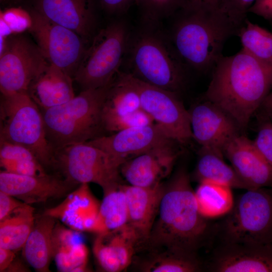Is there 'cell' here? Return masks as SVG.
Segmentation results:
<instances>
[{"mask_svg":"<svg viewBox=\"0 0 272 272\" xmlns=\"http://www.w3.org/2000/svg\"><path fill=\"white\" fill-rule=\"evenodd\" d=\"M102 234L116 255L123 270L127 269L132 262L137 247L141 244L137 232L127 224Z\"/></svg>","mask_w":272,"mask_h":272,"instance_id":"cell-32","label":"cell"},{"mask_svg":"<svg viewBox=\"0 0 272 272\" xmlns=\"http://www.w3.org/2000/svg\"><path fill=\"white\" fill-rule=\"evenodd\" d=\"M259 109L261 112L260 116L272 119V89L263 100Z\"/></svg>","mask_w":272,"mask_h":272,"instance_id":"cell-46","label":"cell"},{"mask_svg":"<svg viewBox=\"0 0 272 272\" xmlns=\"http://www.w3.org/2000/svg\"><path fill=\"white\" fill-rule=\"evenodd\" d=\"M118 74L137 90L141 108L169 138L183 144L193 139L189 111L177 96V93L148 84L129 73L119 71Z\"/></svg>","mask_w":272,"mask_h":272,"instance_id":"cell-11","label":"cell"},{"mask_svg":"<svg viewBox=\"0 0 272 272\" xmlns=\"http://www.w3.org/2000/svg\"><path fill=\"white\" fill-rule=\"evenodd\" d=\"M177 143L169 140L126 161L120 167V173L131 185L150 187L162 183L171 173L179 156Z\"/></svg>","mask_w":272,"mask_h":272,"instance_id":"cell-14","label":"cell"},{"mask_svg":"<svg viewBox=\"0 0 272 272\" xmlns=\"http://www.w3.org/2000/svg\"><path fill=\"white\" fill-rule=\"evenodd\" d=\"M205 267L212 272H272V243H219Z\"/></svg>","mask_w":272,"mask_h":272,"instance_id":"cell-15","label":"cell"},{"mask_svg":"<svg viewBox=\"0 0 272 272\" xmlns=\"http://www.w3.org/2000/svg\"><path fill=\"white\" fill-rule=\"evenodd\" d=\"M100 205L88 184L82 183L68 194L61 202L46 209L43 214L61 221L75 231L91 232Z\"/></svg>","mask_w":272,"mask_h":272,"instance_id":"cell-20","label":"cell"},{"mask_svg":"<svg viewBox=\"0 0 272 272\" xmlns=\"http://www.w3.org/2000/svg\"><path fill=\"white\" fill-rule=\"evenodd\" d=\"M140 264L144 272H197L205 269L197 255L167 248H152Z\"/></svg>","mask_w":272,"mask_h":272,"instance_id":"cell-25","label":"cell"},{"mask_svg":"<svg viewBox=\"0 0 272 272\" xmlns=\"http://www.w3.org/2000/svg\"><path fill=\"white\" fill-rule=\"evenodd\" d=\"M0 90L2 95L27 92L49 64L39 47L18 35L1 38Z\"/></svg>","mask_w":272,"mask_h":272,"instance_id":"cell-10","label":"cell"},{"mask_svg":"<svg viewBox=\"0 0 272 272\" xmlns=\"http://www.w3.org/2000/svg\"><path fill=\"white\" fill-rule=\"evenodd\" d=\"M25 203L17 198L0 191V221L4 220Z\"/></svg>","mask_w":272,"mask_h":272,"instance_id":"cell-40","label":"cell"},{"mask_svg":"<svg viewBox=\"0 0 272 272\" xmlns=\"http://www.w3.org/2000/svg\"><path fill=\"white\" fill-rule=\"evenodd\" d=\"M133 0H100L102 7L108 12L118 13L125 10Z\"/></svg>","mask_w":272,"mask_h":272,"instance_id":"cell-43","label":"cell"},{"mask_svg":"<svg viewBox=\"0 0 272 272\" xmlns=\"http://www.w3.org/2000/svg\"><path fill=\"white\" fill-rule=\"evenodd\" d=\"M141 108L139 93L118 72L103 104L102 118L125 115Z\"/></svg>","mask_w":272,"mask_h":272,"instance_id":"cell-30","label":"cell"},{"mask_svg":"<svg viewBox=\"0 0 272 272\" xmlns=\"http://www.w3.org/2000/svg\"><path fill=\"white\" fill-rule=\"evenodd\" d=\"M216 223L198 211L189 175L179 168L166 184L158 214L146 242L152 248H167L197 255L215 240Z\"/></svg>","mask_w":272,"mask_h":272,"instance_id":"cell-1","label":"cell"},{"mask_svg":"<svg viewBox=\"0 0 272 272\" xmlns=\"http://www.w3.org/2000/svg\"><path fill=\"white\" fill-rule=\"evenodd\" d=\"M15 251L0 247V271H6L15 258Z\"/></svg>","mask_w":272,"mask_h":272,"instance_id":"cell-44","label":"cell"},{"mask_svg":"<svg viewBox=\"0 0 272 272\" xmlns=\"http://www.w3.org/2000/svg\"><path fill=\"white\" fill-rule=\"evenodd\" d=\"M231 189L227 184L214 181L199 182L194 195L200 214L207 219L227 214L235 201Z\"/></svg>","mask_w":272,"mask_h":272,"instance_id":"cell-26","label":"cell"},{"mask_svg":"<svg viewBox=\"0 0 272 272\" xmlns=\"http://www.w3.org/2000/svg\"><path fill=\"white\" fill-rule=\"evenodd\" d=\"M57 221L43 213L35 218L32 230L22 249L25 261L37 271H50L52 237Z\"/></svg>","mask_w":272,"mask_h":272,"instance_id":"cell-23","label":"cell"},{"mask_svg":"<svg viewBox=\"0 0 272 272\" xmlns=\"http://www.w3.org/2000/svg\"><path fill=\"white\" fill-rule=\"evenodd\" d=\"M120 168L108 154L87 143L55 150L53 169L60 175L78 185L96 183L103 193L122 184Z\"/></svg>","mask_w":272,"mask_h":272,"instance_id":"cell-9","label":"cell"},{"mask_svg":"<svg viewBox=\"0 0 272 272\" xmlns=\"http://www.w3.org/2000/svg\"><path fill=\"white\" fill-rule=\"evenodd\" d=\"M213 67L206 100L223 110L239 128L245 127L272 89V65L242 48L222 55Z\"/></svg>","mask_w":272,"mask_h":272,"instance_id":"cell-2","label":"cell"},{"mask_svg":"<svg viewBox=\"0 0 272 272\" xmlns=\"http://www.w3.org/2000/svg\"><path fill=\"white\" fill-rule=\"evenodd\" d=\"M35 221L34 208L26 203L0 221V247L15 252L22 249Z\"/></svg>","mask_w":272,"mask_h":272,"instance_id":"cell-27","label":"cell"},{"mask_svg":"<svg viewBox=\"0 0 272 272\" xmlns=\"http://www.w3.org/2000/svg\"><path fill=\"white\" fill-rule=\"evenodd\" d=\"M79 185L59 174L38 176L19 175L4 170L0 172V191L30 205L65 197Z\"/></svg>","mask_w":272,"mask_h":272,"instance_id":"cell-17","label":"cell"},{"mask_svg":"<svg viewBox=\"0 0 272 272\" xmlns=\"http://www.w3.org/2000/svg\"><path fill=\"white\" fill-rule=\"evenodd\" d=\"M224 155L250 189L272 188V165L259 152L253 141L238 134L227 145Z\"/></svg>","mask_w":272,"mask_h":272,"instance_id":"cell-18","label":"cell"},{"mask_svg":"<svg viewBox=\"0 0 272 272\" xmlns=\"http://www.w3.org/2000/svg\"><path fill=\"white\" fill-rule=\"evenodd\" d=\"M219 243H272V189L246 190L216 223Z\"/></svg>","mask_w":272,"mask_h":272,"instance_id":"cell-6","label":"cell"},{"mask_svg":"<svg viewBox=\"0 0 272 272\" xmlns=\"http://www.w3.org/2000/svg\"><path fill=\"white\" fill-rule=\"evenodd\" d=\"M223 155L201 148L194 172V178L199 183L212 180L227 184L232 188L250 189L232 166L224 160Z\"/></svg>","mask_w":272,"mask_h":272,"instance_id":"cell-24","label":"cell"},{"mask_svg":"<svg viewBox=\"0 0 272 272\" xmlns=\"http://www.w3.org/2000/svg\"><path fill=\"white\" fill-rule=\"evenodd\" d=\"M172 33L174 51L183 63L198 71L214 67L223 55L226 41L238 35L245 22L223 8L210 6L182 8Z\"/></svg>","mask_w":272,"mask_h":272,"instance_id":"cell-3","label":"cell"},{"mask_svg":"<svg viewBox=\"0 0 272 272\" xmlns=\"http://www.w3.org/2000/svg\"><path fill=\"white\" fill-rule=\"evenodd\" d=\"M247 12L272 21V0H256Z\"/></svg>","mask_w":272,"mask_h":272,"instance_id":"cell-42","label":"cell"},{"mask_svg":"<svg viewBox=\"0 0 272 272\" xmlns=\"http://www.w3.org/2000/svg\"><path fill=\"white\" fill-rule=\"evenodd\" d=\"M73 79L49 64L31 84L27 93L43 111L62 104L75 95Z\"/></svg>","mask_w":272,"mask_h":272,"instance_id":"cell-22","label":"cell"},{"mask_svg":"<svg viewBox=\"0 0 272 272\" xmlns=\"http://www.w3.org/2000/svg\"><path fill=\"white\" fill-rule=\"evenodd\" d=\"M76 232L57 221L52 233V259L59 271L72 272L74 268L71 253L77 242Z\"/></svg>","mask_w":272,"mask_h":272,"instance_id":"cell-33","label":"cell"},{"mask_svg":"<svg viewBox=\"0 0 272 272\" xmlns=\"http://www.w3.org/2000/svg\"><path fill=\"white\" fill-rule=\"evenodd\" d=\"M153 119L142 108L128 114L102 118L103 129L117 132L130 128L154 124Z\"/></svg>","mask_w":272,"mask_h":272,"instance_id":"cell-34","label":"cell"},{"mask_svg":"<svg viewBox=\"0 0 272 272\" xmlns=\"http://www.w3.org/2000/svg\"><path fill=\"white\" fill-rule=\"evenodd\" d=\"M123 185L104 193L91 232H110L128 224V212Z\"/></svg>","mask_w":272,"mask_h":272,"instance_id":"cell-28","label":"cell"},{"mask_svg":"<svg viewBox=\"0 0 272 272\" xmlns=\"http://www.w3.org/2000/svg\"><path fill=\"white\" fill-rule=\"evenodd\" d=\"M256 0H225L223 9L237 20L245 22L248 10Z\"/></svg>","mask_w":272,"mask_h":272,"instance_id":"cell-39","label":"cell"},{"mask_svg":"<svg viewBox=\"0 0 272 272\" xmlns=\"http://www.w3.org/2000/svg\"><path fill=\"white\" fill-rule=\"evenodd\" d=\"M35 10L49 20L92 40L95 19L92 0H35Z\"/></svg>","mask_w":272,"mask_h":272,"instance_id":"cell-19","label":"cell"},{"mask_svg":"<svg viewBox=\"0 0 272 272\" xmlns=\"http://www.w3.org/2000/svg\"><path fill=\"white\" fill-rule=\"evenodd\" d=\"M14 1H18V0H14Z\"/></svg>","mask_w":272,"mask_h":272,"instance_id":"cell-48","label":"cell"},{"mask_svg":"<svg viewBox=\"0 0 272 272\" xmlns=\"http://www.w3.org/2000/svg\"><path fill=\"white\" fill-rule=\"evenodd\" d=\"M225 1V0H185L184 6H210L223 9Z\"/></svg>","mask_w":272,"mask_h":272,"instance_id":"cell-45","label":"cell"},{"mask_svg":"<svg viewBox=\"0 0 272 272\" xmlns=\"http://www.w3.org/2000/svg\"><path fill=\"white\" fill-rule=\"evenodd\" d=\"M113 81L83 90L69 101L41 112L47 139L54 150L99 137L103 104Z\"/></svg>","mask_w":272,"mask_h":272,"instance_id":"cell-4","label":"cell"},{"mask_svg":"<svg viewBox=\"0 0 272 272\" xmlns=\"http://www.w3.org/2000/svg\"><path fill=\"white\" fill-rule=\"evenodd\" d=\"M151 20H159L179 8H182L185 0H134Z\"/></svg>","mask_w":272,"mask_h":272,"instance_id":"cell-37","label":"cell"},{"mask_svg":"<svg viewBox=\"0 0 272 272\" xmlns=\"http://www.w3.org/2000/svg\"><path fill=\"white\" fill-rule=\"evenodd\" d=\"M165 184L150 187L123 185L127 207L128 224L146 242L156 220Z\"/></svg>","mask_w":272,"mask_h":272,"instance_id":"cell-21","label":"cell"},{"mask_svg":"<svg viewBox=\"0 0 272 272\" xmlns=\"http://www.w3.org/2000/svg\"><path fill=\"white\" fill-rule=\"evenodd\" d=\"M0 140L30 150L46 168H53L55 150L48 141L42 112L27 92L1 96Z\"/></svg>","mask_w":272,"mask_h":272,"instance_id":"cell-5","label":"cell"},{"mask_svg":"<svg viewBox=\"0 0 272 272\" xmlns=\"http://www.w3.org/2000/svg\"><path fill=\"white\" fill-rule=\"evenodd\" d=\"M93 251L99 265L104 271L120 272L123 270L116 255L103 234H97L93 244Z\"/></svg>","mask_w":272,"mask_h":272,"instance_id":"cell-36","label":"cell"},{"mask_svg":"<svg viewBox=\"0 0 272 272\" xmlns=\"http://www.w3.org/2000/svg\"><path fill=\"white\" fill-rule=\"evenodd\" d=\"M88 254V248L84 243L78 241L75 244L71 253L74 266L73 270L79 266L87 265Z\"/></svg>","mask_w":272,"mask_h":272,"instance_id":"cell-41","label":"cell"},{"mask_svg":"<svg viewBox=\"0 0 272 272\" xmlns=\"http://www.w3.org/2000/svg\"><path fill=\"white\" fill-rule=\"evenodd\" d=\"M128 34L122 22H113L93 37L74 76L83 90L111 83L119 71L127 46Z\"/></svg>","mask_w":272,"mask_h":272,"instance_id":"cell-8","label":"cell"},{"mask_svg":"<svg viewBox=\"0 0 272 272\" xmlns=\"http://www.w3.org/2000/svg\"><path fill=\"white\" fill-rule=\"evenodd\" d=\"M272 120V119H271Z\"/></svg>","mask_w":272,"mask_h":272,"instance_id":"cell-50","label":"cell"},{"mask_svg":"<svg viewBox=\"0 0 272 272\" xmlns=\"http://www.w3.org/2000/svg\"><path fill=\"white\" fill-rule=\"evenodd\" d=\"M0 165L5 171L19 175L43 176L45 168L28 149L0 140Z\"/></svg>","mask_w":272,"mask_h":272,"instance_id":"cell-29","label":"cell"},{"mask_svg":"<svg viewBox=\"0 0 272 272\" xmlns=\"http://www.w3.org/2000/svg\"><path fill=\"white\" fill-rule=\"evenodd\" d=\"M271 27H272V24H271Z\"/></svg>","mask_w":272,"mask_h":272,"instance_id":"cell-49","label":"cell"},{"mask_svg":"<svg viewBox=\"0 0 272 272\" xmlns=\"http://www.w3.org/2000/svg\"><path fill=\"white\" fill-rule=\"evenodd\" d=\"M129 63L139 79L177 93L184 81L183 63L160 36L151 33L138 35L131 45Z\"/></svg>","mask_w":272,"mask_h":272,"instance_id":"cell-7","label":"cell"},{"mask_svg":"<svg viewBox=\"0 0 272 272\" xmlns=\"http://www.w3.org/2000/svg\"><path fill=\"white\" fill-rule=\"evenodd\" d=\"M32 19L29 13L18 9L12 8L1 13V38H6L11 33L22 32L29 29Z\"/></svg>","mask_w":272,"mask_h":272,"instance_id":"cell-35","label":"cell"},{"mask_svg":"<svg viewBox=\"0 0 272 272\" xmlns=\"http://www.w3.org/2000/svg\"><path fill=\"white\" fill-rule=\"evenodd\" d=\"M189 111L192 137L201 148L224 155L228 143L238 135L239 126L223 110L206 100Z\"/></svg>","mask_w":272,"mask_h":272,"instance_id":"cell-13","label":"cell"},{"mask_svg":"<svg viewBox=\"0 0 272 272\" xmlns=\"http://www.w3.org/2000/svg\"><path fill=\"white\" fill-rule=\"evenodd\" d=\"M169 140L172 139L161 127L154 123L100 136L86 143L106 152L121 167L126 161Z\"/></svg>","mask_w":272,"mask_h":272,"instance_id":"cell-16","label":"cell"},{"mask_svg":"<svg viewBox=\"0 0 272 272\" xmlns=\"http://www.w3.org/2000/svg\"><path fill=\"white\" fill-rule=\"evenodd\" d=\"M260 124L253 143L264 158L272 165V120L260 116Z\"/></svg>","mask_w":272,"mask_h":272,"instance_id":"cell-38","label":"cell"},{"mask_svg":"<svg viewBox=\"0 0 272 272\" xmlns=\"http://www.w3.org/2000/svg\"><path fill=\"white\" fill-rule=\"evenodd\" d=\"M28 270L22 262L15 258L6 271H29Z\"/></svg>","mask_w":272,"mask_h":272,"instance_id":"cell-47","label":"cell"},{"mask_svg":"<svg viewBox=\"0 0 272 272\" xmlns=\"http://www.w3.org/2000/svg\"><path fill=\"white\" fill-rule=\"evenodd\" d=\"M237 35L242 48L260 61L272 65V32L246 19Z\"/></svg>","mask_w":272,"mask_h":272,"instance_id":"cell-31","label":"cell"},{"mask_svg":"<svg viewBox=\"0 0 272 272\" xmlns=\"http://www.w3.org/2000/svg\"><path fill=\"white\" fill-rule=\"evenodd\" d=\"M30 14L32 24L28 30L46 60L74 80L87 42L75 31L49 20L35 10Z\"/></svg>","mask_w":272,"mask_h":272,"instance_id":"cell-12","label":"cell"}]
</instances>
